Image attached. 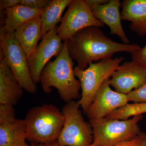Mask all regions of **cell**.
<instances>
[{"label": "cell", "instance_id": "1", "mask_svg": "<svg viewBox=\"0 0 146 146\" xmlns=\"http://www.w3.org/2000/svg\"><path fill=\"white\" fill-rule=\"evenodd\" d=\"M141 48L137 44L115 42L106 36L100 28L94 27L82 30L68 40L70 56L82 70L94 61L112 58L118 52L132 54Z\"/></svg>", "mask_w": 146, "mask_h": 146}, {"label": "cell", "instance_id": "2", "mask_svg": "<svg viewBox=\"0 0 146 146\" xmlns=\"http://www.w3.org/2000/svg\"><path fill=\"white\" fill-rule=\"evenodd\" d=\"M45 94L57 89L60 98L66 103L79 97L81 84L74 73L73 59L69 54L68 40L63 42V48L53 61H49L42 70L40 81Z\"/></svg>", "mask_w": 146, "mask_h": 146}, {"label": "cell", "instance_id": "3", "mask_svg": "<svg viewBox=\"0 0 146 146\" xmlns=\"http://www.w3.org/2000/svg\"><path fill=\"white\" fill-rule=\"evenodd\" d=\"M24 120L27 141L32 144H47L57 141L64 117L58 108L50 104L32 108Z\"/></svg>", "mask_w": 146, "mask_h": 146}, {"label": "cell", "instance_id": "4", "mask_svg": "<svg viewBox=\"0 0 146 146\" xmlns=\"http://www.w3.org/2000/svg\"><path fill=\"white\" fill-rule=\"evenodd\" d=\"M143 118V115H139L124 120L106 117L89 120L94 136L91 145L114 146L134 139L142 133L138 123Z\"/></svg>", "mask_w": 146, "mask_h": 146}, {"label": "cell", "instance_id": "5", "mask_svg": "<svg viewBox=\"0 0 146 146\" xmlns=\"http://www.w3.org/2000/svg\"><path fill=\"white\" fill-rule=\"evenodd\" d=\"M124 59L123 57L110 58L90 63L84 70H81L77 66L74 68L75 76L80 82L81 86V97L78 102L84 113L102 84L110 78Z\"/></svg>", "mask_w": 146, "mask_h": 146}, {"label": "cell", "instance_id": "6", "mask_svg": "<svg viewBox=\"0 0 146 146\" xmlns=\"http://www.w3.org/2000/svg\"><path fill=\"white\" fill-rule=\"evenodd\" d=\"M78 102L66 103L62 111L64 122L57 141L60 146H89L93 142V130L84 120Z\"/></svg>", "mask_w": 146, "mask_h": 146}, {"label": "cell", "instance_id": "7", "mask_svg": "<svg viewBox=\"0 0 146 146\" xmlns=\"http://www.w3.org/2000/svg\"><path fill=\"white\" fill-rule=\"evenodd\" d=\"M0 51L2 52L11 70L23 89L29 94H35L37 91L36 84L32 79L26 55L13 33L6 32L2 27L0 29Z\"/></svg>", "mask_w": 146, "mask_h": 146}, {"label": "cell", "instance_id": "8", "mask_svg": "<svg viewBox=\"0 0 146 146\" xmlns=\"http://www.w3.org/2000/svg\"><path fill=\"white\" fill-rule=\"evenodd\" d=\"M62 18L57 33L62 41L70 39L76 33L89 27H103L104 24L94 16L85 0H72Z\"/></svg>", "mask_w": 146, "mask_h": 146}, {"label": "cell", "instance_id": "9", "mask_svg": "<svg viewBox=\"0 0 146 146\" xmlns=\"http://www.w3.org/2000/svg\"><path fill=\"white\" fill-rule=\"evenodd\" d=\"M57 28L51 30L44 36L28 59L31 76L36 84L39 83L42 71L50 58L57 57L63 49V43L58 35Z\"/></svg>", "mask_w": 146, "mask_h": 146}, {"label": "cell", "instance_id": "10", "mask_svg": "<svg viewBox=\"0 0 146 146\" xmlns=\"http://www.w3.org/2000/svg\"><path fill=\"white\" fill-rule=\"evenodd\" d=\"M27 141L24 120L16 118L13 106L0 104V146H32Z\"/></svg>", "mask_w": 146, "mask_h": 146}, {"label": "cell", "instance_id": "11", "mask_svg": "<svg viewBox=\"0 0 146 146\" xmlns=\"http://www.w3.org/2000/svg\"><path fill=\"white\" fill-rule=\"evenodd\" d=\"M109 79L100 86L85 113L89 120L106 117L116 110L128 103L127 95L111 89Z\"/></svg>", "mask_w": 146, "mask_h": 146}, {"label": "cell", "instance_id": "12", "mask_svg": "<svg viewBox=\"0 0 146 146\" xmlns=\"http://www.w3.org/2000/svg\"><path fill=\"white\" fill-rule=\"evenodd\" d=\"M146 79V69L131 60L120 65L109 80V84L118 93L127 94L138 89Z\"/></svg>", "mask_w": 146, "mask_h": 146}, {"label": "cell", "instance_id": "13", "mask_svg": "<svg viewBox=\"0 0 146 146\" xmlns=\"http://www.w3.org/2000/svg\"><path fill=\"white\" fill-rule=\"evenodd\" d=\"M23 89L0 51V104L16 106L23 94Z\"/></svg>", "mask_w": 146, "mask_h": 146}, {"label": "cell", "instance_id": "14", "mask_svg": "<svg viewBox=\"0 0 146 146\" xmlns=\"http://www.w3.org/2000/svg\"><path fill=\"white\" fill-rule=\"evenodd\" d=\"M121 5L119 0H109L107 3L98 6L91 11L98 20L109 27L111 35L119 36L124 44H129V39L121 23Z\"/></svg>", "mask_w": 146, "mask_h": 146}, {"label": "cell", "instance_id": "15", "mask_svg": "<svg viewBox=\"0 0 146 146\" xmlns=\"http://www.w3.org/2000/svg\"><path fill=\"white\" fill-rule=\"evenodd\" d=\"M121 7V21L130 22L131 30L138 36H145L146 0H124Z\"/></svg>", "mask_w": 146, "mask_h": 146}, {"label": "cell", "instance_id": "16", "mask_svg": "<svg viewBox=\"0 0 146 146\" xmlns=\"http://www.w3.org/2000/svg\"><path fill=\"white\" fill-rule=\"evenodd\" d=\"M43 9H33L19 4L14 7L2 10L4 18V25L1 27L6 32L13 33L18 27L24 24L32 19L40 17Z\"/></svg>", "mask_w": 146, "mask_h": 146}, {"label": "cell", "instance_id": "17", "mask_svg": "<svg viewBox=\"0 0 146 146\" xmlns=\"http://www.w3.org/2000/svg\"><path fill=\"white\" fill-rule=\"evenodd\" d=\"M41 28V19L37 17L18 27L13 33L28 59L37 46Z\"/></svg>", "mask_w": 146, "mask_h": 146}, {"label": "cell", "instance_id": "18", "mask_svg": "<svg viewBox=\"0 0 146 146\" xmlns=\"http://www.w3.org/2000/svg\"><path fill=\"white\" fill-rule=\"evenodd\" d=\"M72 0H52L49 4L42 10L40 15L41 28L40 39L51 30L56 27L62 20V15L65 9Z\"/></svg>", "mask_w": 146, "mask_h": 146}, {"label": "cell", "instance_id": "19", "mask_svg": "<svg viewBox=\"0 0 146 146\" xmlns=\"http://www.w3.org/2000/svg\"><path fill=\"white\" fill-rule=\"evenodd\" d=\"M146 113V102L129 104L118 108L106 118L120 120H127L131 117Z\"/></svg>", "mask_w": 146, "mask_h": 146}, {"label": "cell", "instance_id": "20", "mask_svg": "<svg viewBox=\"0 0 146 146\" xmlns=\"http://www.w3.org/2000/svg\"><path fill=\"white\" fill-rule=\"evenodd\" d=\"M129 102L135 103L146 102V79L138 89L133 90L127 95Z\"/></svg>", "mask_w": 146, "mask_h": 146}, {"label": "cell", "instance_id": "21", "mask_svg": "<svg viewBox=\"0 0 146 146\" xmlns=\"http://www.w3.org/2000/svg\"><path fill=\"white\" fill-rule=\"evenodd\" d=\"M52 0H21V4L33 9H44L50 3Z\"/></svg>", "mask_w": 146, "mask_h": 146}, {"label": "cell", "instance_id": "22", "mask_svg": "<svg viewBox=\"0 0 146 146\" xmlns=\"http://www.w3.org/2000/svg\"><path fill=\"white\" fill-rule=\"evenodd\" d=\"M132 60L146 69V44L131 54Z\"/></svg>", "mask_w": 146, "mask_h": 146}, {"label": "cell", "instance_id": "23", "mask_svg": "<svg viewBox=\"0 0 146 146\" xmlns=\"http://www.w3.org/2000/svg\"><path fill=\"white\" fill-rule=\"evenodd\" d=\"M21 0H1V10H4L21 4Z\"/></svg>", "mask_w": 146, "mask_h": 146}, {"label": "cell", "instance_id": "24", "mask_svg": "<svg viewBox=\"0 0 146 146\" xmlns=\"http://www.w3.org/2000/svg\"><path fill=\"white\" fill-rule=\"evenodd\" d=\"M140 134L134 139L120 142L114 146H140L141 139Z\"/></svg>", "mask_w": 146, "mask_h": 146}, {"label": "cell", "instance_id": "25", "mask_svg": "<svg viewBox=\"0 0 146 146\" xmlns=\"http://www.w3.org/2000/svg\"><path fill=\"white\" fill-rule=\"evenodd\" d=\"M87 5L91 10L97 7L107 3L109 0H85Z\"/></svg>", "mask_w": 146, "mask_h": 146}, {"label": "cell", "instance_id": "26", "mask_svg": "<svg viewBox=\"0 0 146 146\" xmlns=\"http://www.w3.org/2000/svg\"><path fill=\"white\" fill-rule=\"evenodd\" d=\"M32 146H60L57 141L47 144H32Z\"/></svg>", "mask_w": 146, "mask_h": 146}, {"label": "cell", "instance_id": "27", "mask_svg": "<svg viewBox=\"0 0 146 146\" xmlns=\"http://www.w3.org/2000/svg\"><path fill=\"white\" fill-rule=\"evenodd\" d=\"M141 143L140 146H146V133H141Z\"/></svg>", "mask_w": 146, "mask_h": 146}, {"label": "cell", "instance_id": "28", "mask_svg": "<svg viewBox=\"0 0 146 146\" xmlns=\"http://www.w3.org/2000/svg\"><path fill=\"white\" fill-rule=\"evenodd\" d=\"M92 146L90 145V146Z\"/></svg>", "mask_w": 146, "mask_h": 146}, {"label": "cell", "instance_id": "29", "mask_svg": "<svg viewBox=\"0 0 146 146\" xmlns=\"http://www.w3.org/2000/svg\"></svg>", "mask_w": 146, "mask_h": 146}]
</instances>
